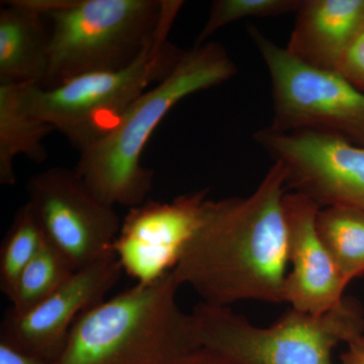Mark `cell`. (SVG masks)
Segmentation results:
<instances>
[{
	"label": "cell",
	"mask_w": 364,
	"mask_h": 364,
	"mask_svg": "<svg viewBox=\"0 0 364 364\" xmlns=\"http://www.w3.org/2000/svg\"><path fill=\"white\" fill-rule=\"evenodd\" d=\"M286 173L273 162L247 196L210 200L173 272L203 303H284L287 279Z\"/></svg>",
	"instance_id": "6da1fadb"
},
{
	"label": "cell",
	"mask_w": 364,
	"mask_h": 364,
	"mask_svg": "<svg viewBox=\"0 0 364 364\" xmlns=\"http://www.w3.org/2000/svg\"><path fill=\"white\" fill-rule=\"evenodd\" d=\"M237 72L238 67L220 43L193 45L182 53L166 77L139 98L111 134L79 153L75 171L109 205H142L154 177L142 163L151 136L182 100L227 82Z\"/></svg>",
	"instance_id": "7a4b0ae2"
},
{
	"label": "cell",
	"mask_w": 364,
	"mask_h": 364,
	"mask_svg": "<svg viewBox=\"0 0 364 364\" xmlns=\"http://www.w3.org/2000/svg\"><path fill=\"white\" fill-rule=\"evenodd\" d=\"M173 272L79 316L55 364H182L202 349Z\"/></svg>",
	"instance_id": "3957f363"
},
{
	"label": "cell",
	"mask_w": 364,
	"mask_h": 364,
	"mask_svg": "<svg viewBox=\"0 0 364 364\" xmlns=\"http://www.w3.org/2000/svg\"><path fill=\"white\" fill-rule=\"evenodd\" d=\"M183 4L167 0L156 33L130 65L83 74L49 90L26 85L30 111L65 136L79 153L104 139L181 59L183 51L170 42L169 33Z\"/></svg>",
	"instance_id": "277c9868"
},
{
	"label": "cell",
	"mask_w": 364,
	"mask_h": 364,
	"mask_svg": "<svg viewBox=\"0 0 364 364\" xmlns=\"http://www.w3.org/2000/svg\"><path fill=\"white\" fill-rule=\"evenodd\" d=\"M51 23L49 90L92 72L124 68L156 33L167 0H23Z\"/></svg>",
	"instance_id": "5b68a950"
},
{
	"label": "cell",
	"mask_w": 364,
	"mask_h": 364,
	"mask_svg": "<svg viewBox=\"0 0 364 364\" xmlns=\"http://www.w3.org/2000/svg\"><path fill=\"white\" fill-rule=\"evenodd\" d=\"M202 348L234 364H332V351L363 335L364 314L351 299L323 315L289 309L258 327L230 306L200 303L193 313Z\"/></svg>",
	"instance_id": "8992f818"
},
{
	"label": "cell",
	"mask_w": 364,
	"mask_h": 364,
	"mask_svg": "<svg viewBox=\"0 0 364 364\" xmlns=\"http://www.w3.org/2000/svg\"><path fill=\"white\" fill-rule=\"evenodd\" d=\"M247 31L269 74V128L325 132L364 148V91L339 72L301 63L257 26H248Z\"/></svg>",
	"instance_id": "52a82bcc"
},
{
	"label": "cell",
	"mask_w": 364,
	"mask_h": 364,
	"mask_svg": "<svg viewBox=\"0 0 364 364\" xmlns=\"http://www.w3.org/2000/svg\"><path fill=\"white\" fill-rule=\"evenodd\" d=\"M28 207L44 235L75 270L114 255L122 220L91 191L75 169L53 167L26 184Z\"/></svg>",
	"instance_id": "ba28073f"
},
{
	"label": "cell",
	"mask_w": 364,
	"mask_h": 364,
	"mask_svg": "<svg viewBox=\"0 0 364 364\" xmlns=\"http://www.w3.org/2000/svg\"><path fill=\"white\" fill-rule=\"evenodd\" d=\"M256 144L286 173L287 191L301 193L321 208L343 205L364 210V148L325 132L254 134Z\"/></svg>",
	"instance_id": "9c48e42d"
},
{
	"label": "cell",
	"mask_w": 364,
	"mask_h": 364,
	"mask_svg": "<svg viewBox=\"0 0 364 364\" xmlns=\"http://www.w3.org/2000/svg\"><path fill=\"white\" fill-rule=\"evenodd\" d=\"M208 195L205 189L130 208L114 244L123 272L136 284H151L171 272L202 221Z\"/></svg>",
	"instance_id": "30bf717a"
},
{
	"label": "cell",
	"mask_w": 364,
	"mask_h": 364,
	"mask_svg": "<svg viewBox=\"0 0 364 364\" xmlns=\"http://www.w3.org/2000/svg\"><path fill=\"white\" fill-rule=\"evenodd\" d=\"M123 272L114 255L76 270L37 306L25 312H6L0 342L56 363L79 316L105 301Z\"/></svg>",
	"instance_id": "8fae6325"
},
{
	"label": "cell",
	"mask_w": 364,
	"mask_h": 364,
	"mask_svg": "<svg viewBox=\"0 0 364 364\" xmlns=\"http://www.w3.org/2000/svg\"><path fill=\"white\" fill-rule=\"evenodd\" d=\"M287 231V273L284 301L291 309L312 315H323L336 308L345 299L348 286L321 240L317 203L289 191L284 196Z\"/></svg>",
	"instance_id": "7c38bea8"
},
{
	"label": "cell",
	"mask_w": 364,
	"mask_h": 364,
	"mask_svg": "<svg viewBox=\"0 0 364 364\" xmlns=\"http://www.w3.org/2000/svg\"><path fill=\"white\" fill-rule=\"evenodd\" d=\"M364 28V0H301L286 50L301 63L339 72Z\"/></svg>",
	"instance_id": "4fadbf2b"
},
{
	"label": "cell",
	"mask_w": 364,
	"mask_h": 364,
	"mask_svg": "<svg viewBox=\"0 0 364 364\" xmlns=\"http://www.w3.org/2000/svg\"><path fill=\"white\" fill-rule=\"evenodd\" d=\"M0 9V85H42L49 65L51 23L45 14L21 4Z\"/></svg>",
	"instance_id": "5bb4252c"
},
{
	"label": "cell",
	"mask_w": 364,
	"mask_h": 364,
	"mask_svg": "<svg viewBox=\"0 0 364 364\" xmlns=\"http://www.w3.org/2000/svg\"><path fill=\"white\" fill-rule=\"evenodd\" d=\"M26 85H0V183L14 186V160L25 156L31 161L45 162L48 152L45 139L54 131L41 121L26 105Z\"/></svg>",
	"instance_id": "9a60e30c"
},
{
	"label": "cell",
	"mask_w": 364,
	"mask_h": 364,
	"mask_svg": "<svg viewBox=\"0 0 364 364\" xmlns=\"http://www.w3.org/2000/svg\"><path fill=\"white\" fill-rule=\"evenodd\" d=\"M317 230L347 284L364 274V210L333 205L322 208Z\"/></svg>",
	"instance_id": "2e32d148"
},
{
	"label": "cell",
	"mask_w": 364,
	"mask_h": 364,
	"mask_svg": "<svg viewBox=\"0 0 364 364\" xmlns=\"http://www.w3.org/2000/svg\"><path fill=\"white\" fill-rule=\"evenodd\" d=\"M75 272L58 251L45 242L18 277L9 299V310L14 313L30 310L54 293Z\"/></svg>",
	"instance_id": "e0dca14e"
},
{
	"label": "cell",
	"mask_w": 364,
	"mask_h": 364,
	"mask_svg": "<svg viewBox=\"0 0 364 364\" xmlns=\"http://www.w3.org/2000/svg\"><path fill=\"white\" fill-rule=\"evenodd\" d=\"M44 235L28 203L18 208L0 248V289L11 299L21 272L45 244Z\"/></svg>",
	"instance_id": "ac0fdd59"
},
{
	"label": "cell",
	"mask_w": 364,
	"mask_h": 364,
	"mask_svg": "<svg viewBox=\"0 0 364 364\" xmlns=\"http://www.w3.org/2000/svg\"><path fill=\"white\" fill-rule=\"evenodd\" d=\"M301 4V0H215L195 45L205 44L224 26L244 18H275L296 14Z\"/></svg>",
	"instance_id": "d6986e66"
},
{
	"label": "cell",
	"mask_w": 364,
	"mask_h": 364,
	"mask_svg": "<svg viewBox=\"0 0 364 364\" xmlns=\"http://www.w3.org/2000/svg\"><path fill=\"white\" fill-rule=\"evenodd\" d=\"M339 73L358 90L364 91V28L347 50Z\"/></svg>",
	"instance_id": "ffe728a7"
},
{
	"label": "cell",
	"mask_w": 364,
	"mask_h": 364,
	"mask_svg": "<svg viewBox=\"0 0 364 364\" xmlns=\"http://www.w3.org/2000/svg\"><path fill=\"white\" fill-rule=\"evenodd\" d=\"M0 364H55L47 359L18 350L11 345L0 342Z\"/></svg>",
	"instance_id": "44dd1931"
},
{
	"label": "cell",
	"mask_w": 364,
	"mask_h": 364,
	"mask_svg": "<svg viewBox=\"0 0 364 364\" xmlns=\"http://www.w3.org/2000/svg\"><path fill=\"white\" fill-rule=\"evenodd\" d=\"M348 348L342 354V364H364V336L356 337L347 343Z\"/></svg>",
	"instance_id": "7402d4cb"
},
{
	"label": "cell",
	"mask_w": 364,
	"mask_h": 364,
	"mask_svg": "<svg viewBox=\"0 0 364 364\" xmlns=\"http://www.w3.org/2000/svg\"><path fill=\"white\" fill-rule=\"evenodd\" d=\"M182 364H234L215 352L202 348Z\"/></svg>",
	"instance_id": "603a6c76"
}]
</instances>
